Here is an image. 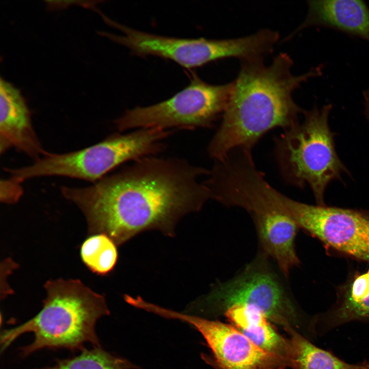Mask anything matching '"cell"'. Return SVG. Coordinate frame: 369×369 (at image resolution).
Listing matches in <instances>:
<instances>
[{
	"mask_svg": "<svg viewBox=\"0 0 369 369\" xmlns=\"http://www.w3.org/2000/svg\"><path fill=\"white\" fill-rule=\"evenodd\" d=\"M77 356L57 359L50 366L34 369H136L138 368L130 361L114 356L101 346L84 348Z\"/></svg>",
	"mask_w": 369,
	"mask_h": 369,
	"instance_id": "2e32d148",
	"label": "cell"
},
{
	"mask_svg": "<svg viewBox=\"0 0 369 369\" xmlns=\"http://www.w3.org/2000/svg\"><path fill=\"white\" fill-rule=\"evenodd\" d=\"M369 297V273L360 275L354 280L350 291L344 298L359 302Z\"/></svg>",
	"mask_w": 369,
	"mask_h": 369,
	"instance_id": "d6986e66",
	"label": "cell"
},
{
	"mask_svg": "<svg viewBox=\"0 0 369 369\" xmlns=\"http://www.w3.org/2000/svg\"><path fill=\"white\" fill-rule=\"evenodd\" d=\"M83 261L92 272L105 275L114 267L118 258L115 243L104 234L93 235L87 238L80 249Z\"/></svg>",
	"mask_w": 369,
	"mask_h": 369,
	"instance_id": "e0dca14e",
	"label": "cell"
},
{
	"mask_svg": "<svg viewBox=\"0 0 369 369\" xmlns=\"http://www.w3.org/2000/svg\"><path fill=\"white\" fill-rule=\"evenodd\" d=\"M208 304L224 312L235 304L253 305L269 320L286 329L296 324L298 315L277 277L258 263L250 265L239 275L215 288L206 299Z\"/></svg>",
	"mask_w": 369,
	"mask_h": 369,
	"instance_id": "30bf717a",
	"label": "cell"
},
{
	"mask_svg": "<svg viewBox=\"0 0 369 369\" xmlns=\"http://www.w3.org/2000/svg\"><path fill=\"white\" fill-rule=\"evenodd\" d=\"M368 273H369V270H368Z\"/></svg>",
	"mask_w": 369,
	"mask_h": 369,
	"instance_id": "7402d4cb",
	"label": "cell"
},
{
	"mask_svg": "<svg viewBox=\"0 0 369 369\" xmlns=\"http://www.w3.org/2000/svg\"><path fill=\"white\" fill-rule=\"evenodd\" d=\"M270 202L298 225L338 251L369 261V212L295 201L272 187L265 191Z\"/></svg>",
	"mask_w": 369,
	"mask_h": 369,
	"instance_id": "ba28073f",
	"label": "cell"
},
{
	"mask_svg": "<svg viewBox=\"0 0 369 369\" xmlns=\"http://www.w3.org/2000/svg\"><path fill=\"white\" fill-rule=\"evenodd\" d=\"M293 61L281 53L265 66L262 60L241 61L221 123L208 146L214 160L236 148L251 150L270 130L286 129L298 122L304 110L294 101L293 92L309 79L322 74V66L295 75Z\"/></svg>",
	"mask_w": 369,
	"mask_h": 369,
	"instance_id": "7a4b0ae2",
	"label": "cell"
},
{
	"mask_svg": "<svg viewBox=\"0 0 369 369\" xmlns=\"http://www.w3.org/2000/svg\"><path fill=\"white\" fill-rule=\"evenodd\" d=\"M155 313L193 326L206 340L220 369H280L288 363L284 359L263 350L230 325L159 306Z\"/></svg>",
	"mask_w": 369,
	"mask_h": 369,
	"instance_id": "8fae6325",
	"label": "cell"
},
{
	"mask_svg": "<svg viewBox=\"0 0 369 369\" xmlns=\"http://www.w3.org/2000/svg\"><path fill=\"white\" fill-rule=\"evenodd\" d=\"M0 152L15 148L36 160L45 155L19 90L1 78Z\"/></svg>",
	"mask_w": 369,
	"mask_h": 369,
	"instance_id": "7c38bea8",
	"label": "cell"
},
{
	"mask_svg": "<svg viewBox=\"0 0 369 369\" xmlns=\"http://www.w3.org/2000/svg\"><path fill=\"white\" fill-rule=\"evenodd\" d=\"M316 320V324L323 333L351 321L369 320V297L359 302L343 298L334 308Z\"/></svg>",
	"mask_w": 369,
	"mask_h": 369,
	"instance_id": "ac0fdd59",
	"label": "cell"
},
{
	"mask_svg": "<svg viewBox=\"0 0 369 369\" xmlns=\"http://www.w3.org/2000/svg\"><path fill=\"white\" fill-rule=\"evenodd\" d=\"M233 83L211 85L192 73L190 84L171 97L127 110L114 123L121 132L130 129L210 128L226 108Z\"/></svg>",
	"mask_w": 369,
	"mask_h": 369,
	"instance_id": "52a82bcc",
	"label": "cell"
},
{
	"mask_svg": "<svg viewBox=\"0 0 369 369\" xmlns=\"http://www.w3.org/2000/svg\"><path fill=\"white\" fill-rule=\"evenodd\" d=\"M308 6L306 18L289 38L307 27L319 26L335 29L369 42V8L363 1H309Z\"/></svg>",
	"mask_w": 369,
	"mask_h": 369,
	"instance_id": "4fadbf2b",
	"label": "cell"
},
{
	"mask_svg": "<svg viewBox=\"0 0 369 369\" xmlns=\"http://www.w3.org/2000/svg\"><path fill=\"white\" fill-rule=\"evenodd\" d=\"M224 314L237 329L254 344L288 362L289 341L275 331L261 310L253 305L235 304L227 309Z\"/></svg>",
	"mask_w": 369,
	"mask_h": 369,
	"instance_id": "5bb4252c",
	"label": "cell"
},
{
	"mask_svg": "<svg viewBox=\"0 0 369 369\" xmlns=\"http://www.w3.org/2000/svg\"><path fill=\"white\" fill-rule=\"evenodd\" d=\"M170 130L142 128L125 134H115L86 148L65 153L48 152L32 164L11 168V176L21 182L44 176H59L94 182L129 161L155 155L163 149Z\"/></svg>",
	"mask_w": 369,
	"mask_h": 369,
	"instance_id": "5b68a950",
	"label": "cell"
},
{
	"mask_svg": "<svg viewBox=\"0 0 369 369\" xmlns=\"http://www.w3.org/2000/svg\"><path fill=\"white\" fill-rule=\"evenodd\" d=\"M332 106L304 111L303 120L285 129L275 139V151L284 179L300 188L308 184L318 205L324 206V193L333 180L347 172L335 147L329 119Z\"/></svg>",
	"mask_w": 369,
	"mask_h": 369,
	"instance_id": "277c9868",
	"label": "cell"
},
{
	"mask_svg": "<svg viewBox=\"0 0 369 369\" xmlns=\"http://www.w3.org/2000/svg\"><path fill=\"white\" fill-rule=\"evenodd\" d=\"M363 96L365 107V114L369 121V88L363 91Z\"/></svg>",
	"mask_w": 369,
	"mask_h": 369,
	"instance_id": "44dd1931",
	"label": "cell"
},
{
	"mask_svg": "<svg viewBox=\"0 0 369 369\" xmlns=\"http://www.w3.org/2000/svg\"><path fill=\"white\" fill-rule=\"evenodd\" d=\"M21 183L12 177L7 179L2 180L1 182V201L7 203L16 202L23 194Z\"/></svg>",
	"mask_w": 369,
	"mask_h": 369,
	"instance_id": "ffe728a7",
	"label": "cell"
},
{
	"mask_svg": "<svg viewBox=\"0 0 369 369\" xmlns=\"http://www.w3.org/2000/svg\"><path fill=\"white\" fill-rule=\"evenodd\" d=\"M209 173L183 159L153 155L90 186H63L60 190L81 211L91 233L105 234L119 245L149 230L172 236L180 218L212 199L199 180Z\"/></svg>",
	"mask_w": 369,
	"mask_h": 369,
	"instance_id": "6da1fadb",
	"label": "cell"
},
{
	"mask_svg": "<svg viewBox=\"0 0 369 369\" xmlns=\"http://www.w3.org/2000/svg\"><path fill=\"white\" fill-rule=\"evenodd\" d=\"M44 287L46 297L41 310L24 323L1 333V353L27 333H32L34 339L21 347L23 357L46 348L81 351L86 343L100 346L96 324L110 313L104 296L78 279L50 280Z\"/></svg>",
	"mask_w": 369,
	"mask_h": 369,
	"instance_id": "3957f363",
	"label": "cell"
},
{
	"mask_svg": "<svg viewBox=\"0 0 369 369\" xmlns=\"http://www.w3.org/2000/svg\"><path fill=\"white\" fill-rule=\"evenodd\" d=\"M261 174L251 165L233 170L220 183L219 200L227 206L242 208L251 215L263 250L287 277L299 263L295 246L298 227L263 194L259 186Z\"/></svg>",
	"mask_w": 369,
	"mask_h": 369,
	"instance_id": "8992f818",
	"label": "cell"
},
{
	"mask_svg": "<svg viewBox=\"0 0 369 369\" xmlns=\"http://www.w3.org/2000/svg\"><path fill=\"white\" fill-rule=\"evenodd\" d=\"M110 25L122 34L106 33L105 36L126 47L135 55L169 59L187 69L227 58L248 59L255 55L257 49L255 39L249 35L224 39L179 38L142 32L113 20Z\"/></svg>",
	"mask_w": 369,
	"mask_h": 369,
	"instance_id": "9c48e42d",
	"label": "cell"
},
{
	"mask_svg": "<svg viewBox=\"0 0 369 369\" xmlns=\"http://www.w3.org/2000/svg\"><path fill=\"white\" fill-rule=\"evenodd\" d=\"M288 330L291 334L288 360L295 369H369V359L356 364L347 363L292 329Z\"/></svg>",
	"mask_w": 369,
	"mask_h": 369,
	"instance_id": "9a60e30c",
	"label": "cell"
}]
</instances>
